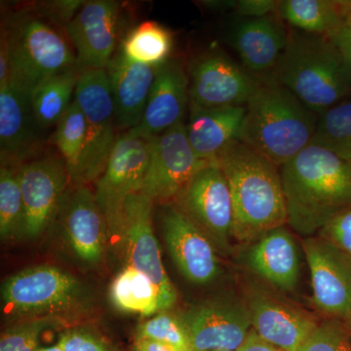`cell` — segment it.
I'll use <instances>...</instances> for the list:
<instances>
[{"mask_svg":"<svg viewBox=\"0 0 351 351\" xmlns=\"http://www.w3.org/2000/svg\"><path fill=\"white\" fill-rule=\"evenodd\" d=\"M311 276L313 301L319 313L351 320V263L337 247L319 235L302 240Z\"/></svg>","mask_w":351,"mask_h":351,"instance_id":"18","label":"cell"},{"mask_svg":"<svg viewBox=\"0 0 351 351\" xmlns=\"http://www.w3.org/2000/svg\"><path fill=\"white\" fill-rule=\"evenodd\" d=\"M191 339L193 351H237L252 330L242 295L223 293L177 313Z\"/></svg>","mask_w":351,"mask_h":351,"instance_id":"9","label":"cell"},{"mask_svg":"<svg viewBox=\"0 0 351 351\" xmlns=\"http://www.w3.org/2000/svg\"><path fill=\"white\" fill-rule=\"evenodd\" d=\"M73 184L64 193L57 217L75 257L88 267H97L110 239L107 223L89 184Z\"/></svg>","mask_w":351,"mask_h":351,"instance_id":"19","label":"cell"},{"mask_svg":"<svg viewBox=\"0 0 351 351\" xmlns=\"http://www.w3.org/2000/svg\"><path fill=\"white\" fill-rule=\"evenodd\" d=\"M233 205V239L250 244L265 232L287 225L280 167L240 141L217 157Z\"/></svg>","mask_w":351,"mask_h":351,"instance_id":"2","label":"cell"},{"mask_svg":"<svg viewBox=\"0 0 351 351\" xmlns=\"http://www.w3.org/2000/svg\"><path fill=\"white\" fill-rule=\"evenodd\" d=\"M330 38L339 48L351 75V24L346 21Z\"/></svg>","mask_w":351,"mask_h":351,"instance_id":"39","label":"cell"},{"mask_svg":"<svg viewBox=\"0 0 351 351\" xmlns=\"http://www.w3.org/2000/svg\"><path fill=\"white\" fill-rule=\"evenodd\" d=\"M237 351H285L277 346L267 343L265 339L258 337L253 329L251 330L248 338Z\"/></svg>","mask_w":351,"mask_h":351,"instance_id":"40","label":"cell"},{"mask_svg":"<svg viewBox=\"0 0 351 351\" xmlns=\"http://www.w3.org/2000/svg\"><path fill=\"white\" fill-rule=\"evenodd\" d=\"M161 223L164 241L180 274L195 285L218 280L223 271L221 262L206 233L174 202L164 204Z\"/></svg>","mask_w":351,"mask_h":351,"instance_id":"16","label":"cell"},{"mask_svg":"<svg viewBox=\"0 0 351 351\" xmlns=\"http://www.w3.org/2000/svg\"><path fill=\"white\" fill-rule=\"evenodd\" d=\"M75 100L84 113L86 141L77 177L73 184H90L103 174L119 136L106 69L80 73Z\"/></svg>","mask_w":351,"mask_h":351,"instance_id":"8","label":"cell"},{"mask_svg":"<svg viewBox=\"0 0 351 351\" xmlns=\"http://www.w3.org/2000/svg\"><path fill=\"white\" fill-rule=\"evenodd\" d=\"M9 58V85L31 96L48 78L76 68L75 50L64 27L43 12L11 14L1 27Z\"/></svg>","mask_w":351,"mask_h":351,"instance_id":"5","label":"cell"},{"mask_svg":"<svg viewBox=\"0 0 351 351\" xmlns=\"http://www.w3.org/2000/svg\"><path fill=\"white\" fill-rule=\"evenodd\" d=\"M176 204L199 226L221 253L233 239V205L230 186L217 162L201 168L182 189Z\"/></svg>","mask_w":351,"mask_h":351,"instance_id":"11","label":"cell"},{"mask_svg":"<svg viewBox=\"0 0 351 351\" xmlns=\"http://www.w3.org/2000/svg\"><path fill=\"white\" fill-rule=\"evenodd\" d=\"M51 141L66 163L71 182H75L80 170L86 141V121L84 113L75 100L55 126Z\"/></svg>","mask_w":351,"mask_h":351,"instance_id":"31","label":"cell"},{"mask_svg":"<svg viewBox=\"0 0 351 351\" xmlns=\"http://www.w3.org/2000/svg\"><path fill=\"white\" fill-rule=\"evenodd\" d=\"M21 191L24 204L21 239L36 240L57 218L71 182L62 157H38L19 166Z\"/></svg>","mask_w":351,"mask_h":351,"instance_id":"15","label":"cell"},{"mask_svg":"<svg viewBox=\"0 0 351 351\" xmlns=\"http://www.w3.org/2000/svg\"><path fill=\"white\" fill-rule=\"evenodd\" d=\"M230 44L243 64L258 78L267 77L286 49L289 27L278 14L262 18H241L230 32Z\"/></svg>","mask_w":351,"mask_h":351,"instance_id":"22","label":"cell"},{"mask_svg":"<svg viewBox=\"0 0 351 351\" xmlns=\"http://www.w3.org/2000/svg\"><path fill=\"white\" fill-rule=\"evenodd\" d=\"M257 281H246L243 298L252 329L267 343L285 351H299L319 324L311 313Z\"/></svg>","mask_w":351,"mask_h":351,"instance_id":"10","label":"cell"},{"mask_svg":"<svg viewBox=\"0 0 351 351\" xmlns=\"http://www.w3.org/2000/svg\"><path fill=\"white\" fill-rule=\"evenodd\" d=\"M287 225L315 237L351 207V162L311 144L280 167Z\"/></svg>","mask_w":351,"mask_h":351,"instance_id":"1","label":"cell"},{"mask_svg":"<svg viewBox=\"0 0 351 351\" xmlns=\"http://www.w3.org/2000/svg\"><path fill=\"white\" fill-rule=\"evenodd\" d=\"M208 161L199 158L189 143L184 122L154 138L151 160L141 193L154 202H175L191 178Z\"/></svg>","mask_w":351,"mask_h":351,"instance_id":"14","label":"cell"},{"mask_svg":"<svg viewBox=\"0 0 351 351\" xmlns=\"http://www.w3.org/2000/svg\"><path fill=\"white\" fill-rule=\"evenodd\" d=\"M132 351H179L163 343L149 339H134Z\"/></svg>","mask_w":351,"mask_h":351,"instance_id":"41","label":"cell"},{"mask_svg":"<svg viewBox=\"0 0 351 351\" xmlns=\"http://www.w3.org/2000/svg\"><path fill=\"white\" fill-rule=\"evenodd\" d=\"M154 138L137 129L120 133L107 167L95 182V196L107 223L110 239H120L126 200L142 191Z\"/></svg>","mask_w":351,"mask_h":351,"instance_id":"7","label":"cell"},{"mask_svg":"<svg viewBox=\"0 0 351 351\" xmlns=\"http://www.w3.org/2000/svg\"><path fill=\"white\" fill-rule=\"evenodd\" d=\"M262 80L246 105L239 141L281 167L311 145L318 114L287 88Z\"/></svg>","mask_w":351,"mask_h":351,"instance_id":"4","label":"cell"},{"mask_svg":"<svg viewBox=\"0 0 351 351\" xmlns=\"http://www.w3.org/2000/svg\"><path fill=\"white\" fill-rule=\"evenodd\" d=\"M80 73L77 69L48 78L32 95V108L36 123L46 131L58 122L75 101L76 86Z\"/></svg>","mask_w":351,"mask_h":351,"instance_id":"28","label":"cell"},{"mask_svg":"<svg viewBox=\"0 0 351 351\" xmlns=\"http://www.w3.org/2000/svg\"><path fill=\"white\" fill-rule=\"evenodd\" d=\"M158 66L135 63L119 47L106 68L114 106L115 121L120 131L137 128L149 100Z\"/></svg>","mask_w":351,"mask_h":351,"instance_id":"23","label":"cell"},{"mask_svg":"<svg viewBox=\"0 0 351 351\" xmlns=\"http://www.w3.org/2000/svg\"><path fill=\"white\" fill-rule=\"evenodd\" d=\"M92 304L89 288L73 274L50 265L16 272L1 286V309L11 322L38 317L69 322Z\"/></svg>","mask_w":351,"mask_h":351,"instance_id":"6","label":"cell"},{"mask_svg":"<svg viewBox=\"0 0 351 351\" xmlns=\"http://www.w3.org/2000/svg\"><path fill=\"white\" fill-rule=\"evenodd\" d=\"M299 351H351V337L343 321L327 318L319 322Z\"/></svg>","mask_w":351,"mask_h":351,"instance_id":"35","label":"cell"},{"mask_svg":"<svg viewBox=\"0 0 351 351\" xmlns=\"http://www.w3.org/2000/svg\"><path fill=\"white\" fill-rule=\"evenodd\" d=\"M346 325H348V330H350V337H351V320L350 321V322L346 323Z\"/></svg>","mask_w":351,"mask_h":351,"instance_id":"45","label":"cell"},{"mask_svg":"<svg viewBox=\"0 0 351 351\" xmlns=\"http://www.w3.org/2000/svg\"><path fill=\"white\" fill-rule=\"evenodd\" d=\"M317 235L337 247L351 263V207L332 219Z\"/></svg>","mask_w":351,"mask_h":351,"instance_id":"37","label":"cell"},{"mask_svg":"<svg viewBox=\"0 0 351 351\" xmlns=\"http://www.w3.org/2000/svg\"><path fill=\"white\" fill-rule=\"evenodd\" d=\"M311 144L351 162V95L318 114Z\"/></svg>","mask_w":351,"mask_h":351,"instance_id":"30","label":"cell"},{"mask_svg":"<svg viewBox=\"0 0 351 351\" xmlns=\"http://www.w3.org/2000/svg\"><path fill=\"white\" fill-rule=\"evenodd\" d=\"M110 300L120 313L151 317L162 311L158 289L149 277L130 265H125L113 279Z\"/></svg>","mask_w":351,"mask_h":351,"instance_id":"27","label":"cell"},{"mask_svg":"<svg viewBox=\"0 0 351 351\" xmlns=\"http://www.w3.org/2000/svg\"><path fill=\"white\" fill-rule=\"evenodd\" d=\"M154 203L141 191L129 196L124 205L120 239L125 249L126 265L151 279L158 289L162 311H169L177 302L178 292L166 274L152 228Z\"/></svg>","mask_w":351,"mask_h":351,"instance_id":"13","label":"cell"},{"mask_svg":"<svg viewBox=\"0 0 351 351\" xmlns=\"http://www.w3.org/2000/svg\"><path fill=\"white\" fill-rule=\"evenodd\" d=\"M189 112L186 126L191 147L202 160L216 162L221 151L239 140L246 106L203 108L189 105Z\"/></svg>","mask_w":351,"mask_h":351,"instance_id":"25","label":"cell"},{"mask_svg":"<svg viewBox=\"0 0 351 351\" xmlns=\"http://www.w3.org/2000/svg\"><path fill=\"white\" fill-rule=\"evenodd\" d=\"M346 21L351 24V1H346Z\"/></svg>","mask_w":351,"mask_h":351,"instance_id":"44","label":"cell"},{"mask_svg":"<svg viewBox=\"0 0 351 351\" xmlns=\"http://www.w3.org/2000/svg\"><path fill=\"white\" fill-rule=\"evenodd\" d=\"M24 204L19 167L1 165L0 169V237L3 241L21 239Z\"/></svg>","mask_w":351,"mask_h":351,"instance_id":"32","label":"cell"},{"mask_svg":"<svg viewBox=\"0 0 351 351\" xmlns=\"http://www.w3.org/2000/svg\"><path fill=\"white\" fill-rule=\"evenodd\" d=\"M269 80L319 114L351 95V75L331 38L289 27L286 49Z\"/></svg>","mask_w":351,"mask_h":351,"instance_id":"3","label":"cell"},{"mask_svg":"<svg viewBox=\"0 0 351 351\" xmlns=\"http://www.w3.org/2000/svg\"><path fill=\"white\" fill-rule=\"evenodd\" d=\"M277 14L291 29L330 38L346 22V1L282 0Z\"/></svg>","mask_w":351,"mask_h":351,"instance_id":"26","label":"cell"},{"mask_svg":"<svg viewBox=\"0 0 351 351\" xmlns=\"http://www.w3.org/2000/svg\"><path fill=\"white\" fill-rule=\"evenodd\" d=\"M119 49L132 62L159 66L170 60L173 36L163 25L147 21L129 32Z\"/></svg>","mask_w":351,"mask_h":351,"instance_id":"29","label":"cell"},{"mask_svg":"<svg viewBox=\"0 0 351 351\" xmlns=\"http://www.w3.org/2000/svg\"><path fill=\"white\" fill-rule=\"evenodd\" d=\"M134 339H149L179 351H193L191 339L177 313L161 311L136 328Z\"/></svg>","mask_w":351,"mask_h":351,"instance_id":"33","label":"cell"},{"mask_svg":"<svg viewBox=\"0 0 351 351\" xmlns=\"http://www.w3.org/2000/svg\"><path fill=\"white\" fill-rule=\"evenodd\" d=\"M38 351H64V350L56 343V345L47 346V348H40Z\"/></svg>","mask_w":351,"mask_h":351,"instance_id":"43","label":"cell"},{"mask_svg":"<svg viewBox=\"0 0 351 351\" xmlns=\"http://www.w3.org/2000/svg\"><path fill=\"white\" fill-rule=\"evenodd\" d=\"M43 132L32 112V97L10 85L0 87L1 165L19 167L38 158Z\"/></svg>","mask_w":351,"mask_h":351,"instance_id":"20","label":"cell"},{"mask_svg":"<svg viewBox=\"0 0 351 351\" xmlns=\"http://www.w3.org/2000/svg\"><path fill=\"white\" fill-rule=\"evenodd\" d=\"M58 345L64 351H117L98 334L82 327H71L60 332Z\"/></svg>","mask_w":351,"mask_h":351,"instance_id":"36","label":"cell"},{"mask_svg":"<svg viewBox=\"0 0 351 351\" xmlns=\"http://www.w3.org/2000/svg\"><path fill=\"white\" fill-rule=\"evenodd\" d=\"M244 263L254 276L274 290L293 292L298 287L299 249L294 235L285 226L274 228L248 244Z\"/></svg>","mask_w":351,"mask_h":351,"instance_id":"21","label":"cell"},{"mask_svg":"<svg viewBox=\"0 0 351 351\" xmlns=\"http://www.w3.org/2000/svg\"><path fill=\"white\" fill-rule=\"evenodd\" d=\"M191 105L189 75L179 62L169 60L157 69L149 100L137 129L149 137H156L184 121Z\"/></svg>","mask_w":351,"mask_h":351,"instance_id":"24","label":"cell"},{"mask_svg":"<svg viewBox=\"0 0 351 351\" xmlns=\"http://www.w3.org/2000/svg\"><path fill=\"white\" fill-rule=\"evenodd\" d=\"M215 351H232V350H215Z\"/></svg>","mask_w":351,"mask_h":351,"instance_id":"46","label":"cell"},{"mask_svg":"<svg viewBox=\"0 0 351 351\" xmlns=\"http://www.w3.org/2000/svg\"><path fill=\"white\" fill-rule=\"evenodd\" d=\"M120 6L110 0H91L80 7L64 29L75 50L80 73L106 69L119 49Z\"/></svg>","mask_w":351,"mask_h":351,"instance_id":"17","label":"cell"},{"mask_svg":"<svg viewBox=\"0 0 351 351\" xmlns=\"http://www.w3.org/2000/svg\"><path fill=\"white\" fill-rule=\"evenodd\" d=\"M191 105L203 108L246 106L263 80L221 51L193 60L189 71Z\"/></svg>","mask_w":351,"mask_h":351,"instance_id":"12","label":"cell"},{"mask_svg":"<svg viewBox=\"0 0 351 351\" xmlns=\"http://www.w3.org/2000/svg\"><path fill=\"white\" fill-rule=\"evenodd\" d=\"M278 4L274 0H237L233 11L240 18H262L277 13Z\"/></svg>","mask_w":351,"mask_h":351,"instance_id":"38","label":"cell"},{"mask_svg":"<svg viewBox=\"0 0 351 351\" xmlns=\"http://www.w3.org/2000/svg\"><path fill=\"white\" fill-rule=\"evenodd\" d=\"M203 5L213 11L234 10L237 0H213V1L203 2Z\"/></svg>","mask_w":351,"mask_h":351,"instance_id":"42","label":"cell"},{"mask_svg":"<svg viewBox=\"0 0 351 351\" xmlns=\"http://www.w3.org/2000/svg\"><path fill=\"white\" fill-rule=\"evenodd\" d=\"M66 323V321L55 317L18 321L1 332L0 351H38L44 332L62 327Z\"/></svg>","mask_w":351,"mask_h":351,"instance_id":"34","label":"cell"}]
</instances>
